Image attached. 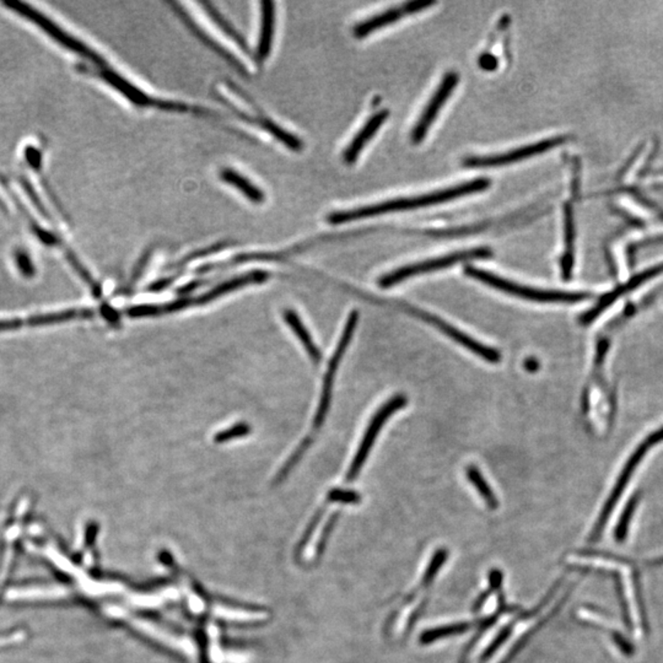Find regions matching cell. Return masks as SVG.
I'll return each mask as SVG.
<instances>
[{
	"instance_id": "1",
	"label": "cell",
	"mask_w": 663,
	"mask_h": 663,
	"mask_svg": "<svg viewBox=\"0 0 663 663\" xmlns=\"http://www.w3.org/2000/svg\"><path fill=\"white\" fill-rule=\"evenodd\" d=\"M490 184H492L490 179H484V177L472 179L468 182H463V184H457V186H453L451 189L426 193V194H421L418 197L399 198V199L386 201V202L378 203V204L361 206V208L351 209V211H334V213H332L328 216L327 221L333 225L344 224V223L355 221V220L368 219V218L382 216L386 213L413 211V209L425 208V206H435V204H441V203L450 202L453 199L465 197L468 194L483 192V191L490 187Z\"/></svg>"
},
{
	"instance_id": "2",
	"label": "cell",
	"mask_w": 663,
	"mask_h": 663,
	"mask_svg": "<svg viewBox=\"0 0 663 663\" xmlns=\"http://www.w3.org/2000/svg\"><path fill=\"white\" fill-rule=\"evenodd\" d=\"M81 72L90 74L92 77L99 78L100 80L106 83L108 86H111L113 90H116L118 94L122 95L127 101H129L135 107L142 108H157L161 111H169V112L179 113H209L206 110L201 108H193L189 105H184L182 102H174V101H167V100L159 99L147 94L145 91L134 85L132 81L128 80L127 78L122 77L120 73H117L115 69L110 67L108 64L103 67H92L89 64H81L78 65Z\"/></svg>"
},
{
	"instance_id": "3",
	"label": "cell",
	"mask_w": 663,
	"mask_h": 663,
	"mask_svg": "<svg viewBox=\"0 0 663 663\" xmlns=\"http://www.w3.org/2000/svg\"><path fill=\"white\" fill-rule=\"evenodd\" d=\"M465 273L467 277L484 282L488 287H494L497 290L506 292L512 296H517L524 300L536 301V302H578V301L586 300L591 297L590 294H585V292L541 290V289H534V287H524L517 282H510L507 279L490 273L488 270L475 268L472 265L465 267Z\"/></svg>"
},
{
	"instance_id": "4",
	"label": "cell",
	"mask_w": 663,
	"mask_h": 663,
	"mask_svg": "<svg viewBox=\"0 0 663 663\" xmlns=\"http://www.w3.org/2000/svg\"><path fill=\"white\" fill-rule=\"evenodd\" d=\"M492 255H493V252L488 247H479V248H471V250H465V251L453 252V253L442 255L439 258L423 260L419 263L404 265L401 268L395 269L391 273L385 274L382 278H380L378 284H380V287L386 289V287H393L396 284L403 282L405 279L413 278L415 275L450 268V267H452V265L460 263V262L485 260V258H490Z\"/></svg>"
},
{
	"instance_id": "5",
	"label": "cell",
	"mask_w": 663,
	"mask_h": 663,
	"mask_svg": "<svg viewBox=\"0 0 663 663\" xmlns=\"http://www.w3.org/2000/svg\"><path fill=\"white\" fill-rule=\"evenodd\" d=\"M358 321L359 312L358 311H353V312L349 314L348 319H346L344 331H343V334H341V341H339V343L336 345L334 354L332 356L329 365H328L327 372H326L324 380H323L322 396H321V399H319V408H317V412H316V415H314V430H319V428L323 425L324 419L327 417L328 410H329V407H331L332 391H333V383H334V378H336V370H338L339 365H341V359L344 356V353L346 351V349H348L350 341L353 339Z\"/></svg>"
},
{
	"instance_id": "6",
	"label": "cell",
	"mask_w": 663,
	"mask_h": 663,
	"mask_svg": "<svg viewBox=\"0 0 663 663\" xmlns=\"http://www.w3.org/2000/svg\"><path fill=\"white\" fill-rule=\"evenodd\" d=\"M405 404H407V397L403 395H397L392 397L390 401H387L381 408L377 410L376 414L373 415L371 421H370L368 429L365 431V435H364L363 440H361V444L359 446L358 452H356L354 460L351 462L349 472L346 474L348 482H353L361 471L364 463L366 461L368 453H370L372 446L375 444L377 435L380 434L382 426L385 425L386 421L388 420V418L393 415V413L403 408Z\"/></svg>"
},
{
	"instance_id": "7",
	"label": "cell",
	"mask_w": 663,
	"mask_h": 663,
	"mask_svg": "<svg viewBox=\"0 0 663 663\" xmlns=\"http://www.w3.org/2000/svg\"><path fill=\"white\" fill-rule=\"evenodd\" d=\"M566 142H568V137H564V135L551 137V138L541 140L537 143L529 144L521 148L514 149L507 153L489 155V157H468L463 161V165L468 166V167H500V166L510 165V164L524 161L531 157L547 153L551 149L556 148Z\"/></svg>"
},
{
	"instance_id": "8",
	"label": "cell",
	"mask_w": 663,
	"mask_h": 663,
	"mask_svg": "<svg viewBox=\"0 0 663 663\" xmlns=\"http://www.w3.org/2000/svg\"><path fill=\"white\" fill-rule=\"evenodd\" d=\"M402 309L407 314H414V316H417L423 321L430 323L435 327L439 328L440 331L442 332L446 336H450L452 341H457L458 344H461L462 346L471 350L473 354L478 355L479 358L484 359L489 363L497 364L502 360V354H500L499 350L494 349V348H490V346H487V345H483L479 341H475L472 336H467L466 333H463L457 328L451 326L450 323L445 322L444 319H439L434 314H428L425 311L414 309L412 306L403 305Z\"/></svg>"
},
{
	"instance_id": "9",
	"label": "cell",
	"mask_w": 663,
	"mask_h": 663,
	"mask_svg": "<svg viewBox=\"0 0 663 663\" xmlns=\"http://www.w3.org/2000/svg\"><path fill=\"white\" fill-rule=\"evenodd\" d=\"M460 80L457 73L450 72L442 78L440 83L439 87L435 91L434 95L431 96L430 101L426 105L424 111L421 112L419 117V121L414 126L412 132V140L414 144H419L424 140L428 132L430 129L431 124L434 123L436 117L439 115L441 108L444 107L445 103L450 99L452 95L453 90L456 87Z\"/></svg>"
},
{
	"instance_id": "10",
	"label": "cell",
	"mask_w": 663,
	"mask_h": 663,
	"mask_svg": "<svg viewBox=\"0 0 663 663\" xmlns=\"http://www.w3.org/2000/svg\"><path fill=\"white\" fill-rule=\"evenodd\" d=\"M433 5H435V1L417 0V1L405 3V4L399 6V8H393V9L383 11V13L375 15V16H372V18H368V20H365L363 23L356 25L354 28V36L358 37V38L368 36V35H370V33H372L373 31H376L378 28H381V27H385L387 26V25H391V23L398 21L399 18H403L405 15L418 13V11H423V10H425L426 8H430Z\"/></svg>"
},
{
	"instance_id": "11",
	"label": "cell",
	"mask_w": 663,
	"mask_h": 663,
	"mask_svg": "<svg viewBox=\"0 0 663 663\" xmlns=\"http://www.w3.org/2000/svg\"><path fill=\"white\" fill-rule=\"evenodd\" d=\"M663 272V263L661 265H656V267H652V268L647 269L645 272H641L640 274H637L635 277H632L630 280H627L625 284L620 285V287L614 289L613 292H608L605 294V296L600 297V301L597 302V305L595 307H592L590 311H587L586 314H583L580 319V322L581 324H590L592 321L600 316L605 309H608L614 301L618 300L620 296L627 294V292H632L634 289L640 287L641 284L650 280V279L654 278V277H657L659 274Z\"/></svg>"
},
{
	"instance_id": "12",
	"label": "cell",
	"mask_w": 663,
	"mask_h": 663,
	"mask_svg": "<svg viewBox=\"0 0 663 663\" xmlns=\"http://www.w3.org/2000/svg\"><path fill=\"white\" fill-rule=\"evenodd\" d=\"M260 6V33L255 46V60L258 65H263L272 54L277 26V11L273 1H262Z\"/></svg>"
},
{
	"instance_id": "13",
	"label": "cell",
	"mask_w": 663,
	"mask_h": 663,
	"mask_svg": "<svg viewBox=\"0 0 663 663\" xmlns=\"http://www.w3.org/2000/svg\"><path fill=\"white\" fill-rule=\"evenodd\" d=\"M650 447H652V445H651L647 440H645V441L637 448V451L632 453V457L629 458V461H627V465L624 467L622 474L619 475L618 482H617L615 488L613 489V492L610 494L608 502L605 504V509H603L602 514H600V520H598V524H597L595 532H593V537L600 534V529H603V526H605V522H607V519L610 517V512H612L613 507L615 506V504L618 502L620 494L623 493L624 489L627 487V482H629L630 477H632V472L635 471L637 465L640 463L641 460L644 458L646 452H647V450Z\"/></svg>"
},
{
	"instance_id": "14",
	"label": "cell",
	"mask_w": 663,
	"mask_h": 663,
	"mask_svg": "<svg viewBox=\"0 0 663 663\" xmlns=\"http://www.w3.org/2000/svg\"><path fill=\"white\" fill-rule=\"evenodd\" d=\"M563 230H564V251L561 255V277L569 280L573 275L575 262V241H576V224L573 203L566 202L563 208Z\"/></svg>"
},
{
	"instance_id": "15",
	"label": "cell",
	"mask_w": 663,
	"mask_h": 663,
	"mask_svg": "<svg viewBox=\"0 0 663 663\" xmlns=\"http://www.w3.org/2000/svg\"><path fill=\"white\" fill-rule=\"evenodd\" d=\"M388 116H390V112L387 110H382L370 117V120L364 124L363 128L359 130L358 134L355 135L353 140L350 142L348 148L345 149L343 157L346 164L351 165L358 160L359 155L363 152L365 145L372 139L373 135L376 134Z\"/></svg>"
},
{
	"instance_id": "16",
	"label": "cell",
	"mask_w": 663,
	"mask_h": 663,
	"mask_svg": "<svg viewBox=\"0 0 663 663\" xmlns=\"http://www.w3.org/2000/svg\"><path fill=\"white\" fill-rule=\"evenodd\" d=\"M219 177L224 184H229L233 189L241 193L247 201L253 204H262L265 202V194L262 189H258L257 184H253L251 179L240 174L238 171L225 167L219 172Z\"/></svg>"
},
{
	"instance_id": "17",
	"label": "cell",
	"mask_w": 663,
	"mask_h": 663,
	"mask_svg": "<svg viewBox=\"0 0 663 663\" xmlns=\"http://www.w3.org/2000/svg\"><path fill=\"white\" fill-rule=\"evenodd\" d=\"M268 279V274L265 272H253L251 274H246L243 277L231 279L229 282L221 284L219 287L211 289V292H206L204 295L199 296L194 299V305H206L211 301L216 300L220 296L225 295L228 292L238 290L240 287H246L250 284H257V282H263Z\"/></svg>"
},
{
	"instance_id": "18",
	"label": "cell",
	"mask_w": 663,
	"mask_h": 663,
	"mask_svg": "<svg viewBox=\"0 0 663 663\" xmlns=\"http://www.w3.org/2000/svg\"><path fill=\"white\" fill-rule=\"evenodd\" d=\"M284 319H285V322L287 323V326L294 331L296 336L300 339L309 358L312 359V361H314L316 365L321 363V361H322L321 351H319V348L314 344L312 336L309 334V331L306 329L304 323H302V321H301L300 317L297 316L295 311H292V309H285V311H284Z\"/></svg>"
},
{
	"instance_id": "19",
	"label": "cell",
	"mask_w": 663,
	"mask_h": 663,
	"mask_svg": "<svg viewBox=\"0 0 663 663\" xmlns=\"http://www.w3.org/2000/svg\"><path fill=\"white\" fill-rule=\"evenodd\" d=\"M94 316V311L89 309H70L53 314H38L27 319V324L30 326H46L53 323L65 322L70 319H90Z\"/></svg>"
},
{
	"instance_id": "20",
	"label": "cell",
	"mask_w": 663,
	"mask_h": 663,
	"mask_svg": "<svg viewBox=\"0 0 663 663\" xmlns=\"http://www.w3.org/2000/svg\"><path fill=\"white\" fill-rule=\"evenodd\" d=\"M467 477H468V479H470V482L473 484V487L478 490L480 497L484 499L487 505H488L490 509H497V507L499 506L497 497H495V494L493 493L492 488L489 487L488 483L485 482L479 470L474 466L468 467V468H467Z\"/></svg>"
},
{
	"instance_id": "21",
	"label": "cell",
	"mask_w": 663,
	"mask_h": 663,
	"mask_svg": "<svg viewBox=\"0 0 663 663\" xmlns=\"http://www.w3.org/2000/svg\"><path fill=\"white\" fill-rule=\"evenodd\" d=\"M470 627H471V624L468 623L451 624V625L435 627V629H431L429 632H425L421 635V644H425L426 645V644H431L434 641L444 639L446 637L458 635V634L470 630Z\"/></svg>"
},
{
	"instance_id": "22",
	"label": "cell",
	"mask_w": 663,
	"mask_h": 663,
	"mask_svg": "<svg viewBox=\"0 0 663 663\" xmlns=\"http://www.w3.org/2000/svg\"><path fill=\"white\" fill-rule=\"evenodd\" d=\"M250 433H251V426L248 425L247 423H238V424L230 426L225 430L219 431L214 436V441H216V444H225V442H229L231 440L245 437Z\"/></svg>"
},
{
	"instance_id": "23",
	"label": "cell",
	"mask_w": 663,
	"mask_h": 663,
	"mask_svg": "<svg viewBox=\"0 0 663 663\" xmlns=\"http://www.w3.org/2000/svg\"><path fill=\"white\" fill-rule=\"evenodd\" d=\"M311 442H312V439H311V437H306V439L304 440L302 442H301L300 446L296 448L295 452L292 453V457L287 460V463L284 465V467H282V470H280V472H279L278 475H277V478H275V482H280V480L284 479V478H285V477H287V475L290 473V471H292V468H294V467H295L296 465L300 462L302 456L305 455V452L307 451V448L309 447Z\"/></svg>"
},
{
	"instance_id": "24",
	"label": "cell",
	"mask_w": 663,
	"mask_h": 663,
	"mask_svg": "<svg viewBox=\"0 0 663 663\" xmlns=\"http://www.w3.org/2000/svg\"><path fill=\"white\" fill-rule=\"evenodd\" d=\"M447 556L448 551H446V549H440V551L435 553V556H433V559H431L430 564H429L428 569H426L424 578H423V583H424L425 586L433 583V580H434L435 576L437 575L440 569L442 568V565H444L445 561L447 559Z\"/></svg>"
},
{
	"instance_id": "25",
	"label": "cell",
	"mask_w": 663,
	"mask_h": 663,
	"mask_svg": "<svg viewBox=\"0 0 663 663\" xmlns=\"http://www.w3.org/2000/svg\"><path fill=\"white\" fill-rule=\"evenodd\" d=\"M327 499L332 502H341V504H350L355 505L361 500V497L354 490H344V489H333L328 493Z\"/></svg>"
},
{
	"instance_id": "26",
	"label": "cell",
	"mask_w": 663,
	"mask_h": 663,
	"mask_svg": "<svg viewBox=\"0 0 663 663\" xmlns=\"http://www.w3.org/2000/svg\"><path fill=\"white\" fill-rule=\"evenodd\" d=\"M127 316L132 319H140V317H155L160 316V305H138L129 307L126 311Z\"/></svg>"
},
{
	"instance_id": "27",
	"label": "cell",
	"mask_w": 663,
	"mask_h": 663,
	"mask_svg": "<svg viewBox=\"0 0 663 663\" xmlns=\"http://www.w3.org/2000/svg\"><path fill=\"white\" fill-rule=\"evenodd\" d=\"M511 632H512L511 627H504L502 632H499V635H497V639H495V640H494L493 642L490 644V646H489L488 649H487V651H485L484 654H483V657H482V661H483V662L487 661V659H490V657L493 656L494 652H495V651H497V649H499V647H500V646H502V644H504V642H505V641L509 639V637L511 635Z\"/></svg>"
},
{
	"instance_id": "28",
	"label": "cell",
	"mask_w": 663,
	"mask_h": 663,
	"mask_svg": "<svg viewBox=\"0 0 663 663\" xmlns=\"http://www.w3.org/2000/svg\"><path fill=\"white\" fill-rule=\"evenodd\" d=\"M16 263H18V269L20 272L23 273V277H27V278H31L35 274V268L32 265L31 260L30 257L23 251H18L16 253Z\"/></svg>"
},
{
	"instance_id": "29",
	"label": "cell",
	"mask_w": 663,
	"mask_h": 663,
	"mask_svg": "<svg viewBox=\"0 0 663 663\" xmlns=\"http://www.w3.org/2000/svg\"><path fill=\"white\" fill-rule=\"evenodd\" d=\"M502 573L500 570L494 569L490 574H489V583H490V587L493 588L494 591H497L500 590V587L502 585Z\"/></svg>"
},
{
	"instance_id": "30",
	"label": "cell",
	"mask_w": 663,
	"mask_h": 663,
	"mask_svg": "<svg viewBox=\"0 0 663 663\" xmlns=\"http://www.w3.org/2000/svg\"><path fill=\"white\" fill-rule=\"evenodd\" d=\"M101 312H102L103 317L107 319L108 322L113 324V326L120 324V314H117L116 311L111 309L110 306H103L102 309H101Z\"/></svg>"
},
{
	"instance_id": "31",
	"label": "cell",
	"mask_w": 663,
	"mask_h": 663,
	"mask_svg": "<svg viewBox=\"0 0 663 663\" xmlns=\"http://www.w3.org/2000/svg\"><path fill=\"white\" fill-rule=\"evenodd\" d=\"M23 326V321L21 319H0V331H9Z\"/></svg>"
},
{
	"instance_id": "32",
	"label": "cell",
	"mask_w": 663,
	"mask_h": 663,
	"mask_svg": "<svg viewBox=\"0 0 663 663\" xmlns=\"http://www.w3.org/2000/svg\"><path fill=\"white\" fill-rule=\"evenodd\" d=\"M497 59L492 57V55H487V57L483 55V57L480 58V67L485 69V70H493L494 68L497 67Z\"/></svg>"
},
{
	"instance_id": "33",
	"label": "cell",
	"mask_w": 663,
	"mask_h": 663,
	"mask_svg": "<svg viewBox=\"0 0 663 663\" xmlns=\"http://www.w3.org/2000/svg\"><path fill=\"white\" fill-rule=\"evenodd\" d=\"M646 440H647V441H649V442H650L652 446H654V445H657L659 442H661V441H663V428H661V429H659V430L652 433L650 436H647V439Z\"/></svg>"
},
{
	"instance_id": "34",
	"label": "cell",
	"mask_w": 663,
	"mask_h": 663,
	"mask_svg": "<svg viewBox=\"0 0 663 663\" xmlns=\"http://www.w3.org/2000/svg\"><path fill=\"white\" fill-rule=\"evenodd\" d=\"M524 368H527L529 371L534 372L536 370H538L539 365H538L537 360H534V359H529V360L524 363Z\"/></svg>"
}]
</instances>
